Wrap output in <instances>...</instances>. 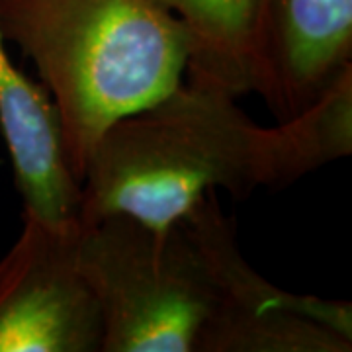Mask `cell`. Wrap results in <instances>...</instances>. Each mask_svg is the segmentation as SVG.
Instances as JSON below:
<instances>
[{
  "mask_svg": "<svg viewBox=\"0 0 352 352\" xmlns=\"http://www.w3.org/2000/svg\"><path fill=\"white\" fill-rule=\"evenodd\" d=\"M235 98L190 80L110 124L80 178V223L126 215L164 231L210 192L284 186L276 127L254 124Z\"/></svg>",
  "mask_w": 352,
  "mask_h": 352,
  "instance_id": "6da1fadb",
  "label": "cell"
},
{
  "mask_svg": "<svg viewBox=\"0 0 352 352\" xmlns=\"http://www.w3.org/2000/svg\"><path fill=\"white\" fill-rule=\"evenodd\" d=\"M0 32L36 65L78 182L102 131L186 73L184 30L157 0H0Z\"/></svg>",
  "mask_w": 352,
  "mask_h": 352,
  "instance_id": "7a4b0ae2",
  "label": "cell"
},
{
  "mask_svg": "<svg viewBox=\"0 0 352 352\" xmlns=\"http://www.w3.org/2000/svg\"><path fill=\"white\" fill-rule=\"evenodd\" d=\"M76 264L102 317V352H196L217 286L184 219L164 231L126 215L80 223Z\"/></svg>",
  "mask_w": 352,
  "mask_h": 352,
  "instance_id": "3957f363",
  "label": "cell"
},
{
  "mask_svg": "<svg viewBox=\"0 0 352 352\" xmlns=\"http://www.w3.org/2000/svg\"><path fill=\"white\" fill-rule=\"evenodd\" d=\"M206 254L217 305L196 342V352H349V302L300 296L278 288L243 258L231 219L210 192L184 217Z\"/></svg>",
  "mask_w": 352,
  "mask_h": 352,
  "instance_id": "277c9868",
  "label": "cell"
},
{
  "mask_svg": "<svg viewBox=\"0 0 352 352\" xmlns=\"http://www.w3.org/2000/svg\"><path fill=\"white\" fill-rule=\"evenodd\" d=\"M78 229L24 217L0 263V352H102L98 302L76 264Z\"/></svg>",
  "mask_w": 352,
  "mask_h": 352,
  "instance_id": "5b68a950",
  "label": "cell"
},
{
  "mask_svg": "<svg viewBox=\"0 0 352 352\" xmlns=\"http://www.w3.org/2000/svg\"><path fill=\"white\" fill-rule=\"evenodd\" d=\"M0 32V127L25 217L50 227L80 223V182L67 159L55 106L45 88L16 67Z\"/></svg>",
  "mask_w": 352,
  "mask_h": 352,
  "instance_id": "8992f818",
  "label": "cell"
},
{
  "mask_svg": "<svg viewBox=\"0 0 352 352\" xmlns=\"http://www.w3.org/2000/svg\"><path fill=\"white\" fill-rule=\"evenodd\" d=\"M266 65L264 100L284 122L352 67V0H268Z\"/></svg>",
  "mask_w": 352,
  "mask_h": 352,
  "instance_id": "52a82bcc",
  "label": "cell"
},
{
  "mask_svg": "<svg viewBox=\"0 0 352 352\" xmlns=\"http://www.w3.org/2000/svg\"><path fill=\"white\" fill-rule=\"evenodd\" d=\"M175 16L186 38L190 80L233 96L268 92V0H157Z\"/></svg>",
  "mask_w": 352,
  "mask_h": 352,
  "instance_id": "ba28073f",
  "label": "cell"
},
{
  "mask_svg": "<svg viewBox=\"0 0 352 352\" xmlns=\"http://www.w3.org/2000/svg\"><path fill=\"white\" fill-rule=\"evenodd\" d=\"M284 182H294L352 151V67L302 112L276 126Z\"/></svg>",
  "mask_w": 352,
  "mask_h": 352,
  "instance_id": "9c48e42d",
  "label": "cell"
}]
</instances>
